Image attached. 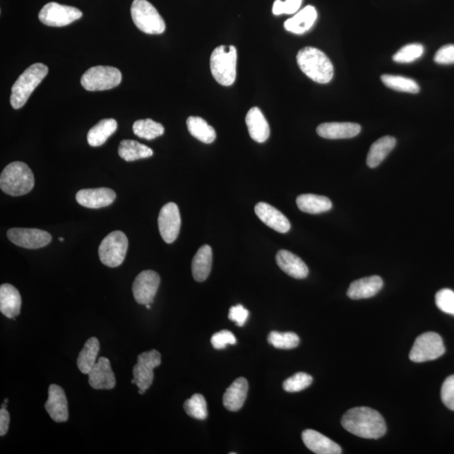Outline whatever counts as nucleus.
<instances>
[{
	"label": "nucleus",
	"mask_w": 454,
	"mask_h": 454,
	"mask_svg": "<svg viewBox=\"0 0 454 454\" xmlns=\"http://www.w3.org/2000/svg\"><path fill=\"white\" fill-rule=\"evenodd\" d=\"M59 241H64V238H63V237H60V238H59Z\"/></svg>",
	"instance_id": "8fccbe9b"
},
{
	"label": "nucleus",
	"mask_w": 454,
	"mask_h": 454,
	"mask_svg": "<svg viewBox=\"0 0 454 454\" xmlns=\"http://www.w3.org/2000/svg\"><path fill=\"white\" fill-rule=\"evenodd\" d=\"M161 362L160 352L155 350L145 352L138 355V364L133 368V376L140 395H143L145 390L153 385V369L158 367Z\"/></svg>",
	"instance_id": "9b49d317"
},
{
	"label": "nucleus",
	"mask_w": 454,
	"mask_h": 454,
	"mask_svg": "<svg viewBox=\"0 0 454 454\" xmlns=\"http://www.w3.org/2000/svg\"><path fill=\"white\" fill-rule=\"evenodd\" d=\"M100 351V342L96 337H91L85 342L83 350L79 352L77 365L83 374H89L96 364Z\"/></svg>",
	"instance_id": "2f4dec72"
},
{
	"label": "nucleus",
	"mask_w": 454,
	"mask_h": 454,
	"mask_svg": "<svg viewBox=\"0 0 454 454\" xmlns=\"http://www.w3.org/2000/svg\"><path fill=\"white\" fill-rule=\"evenodd\" d=\"M246 124L251 138L255 142L263 143L270 138V126L261 110L258 107L250 109L246 114Z\"/></svg>",
	"instance_id": "b1692460"
},
{
	"label": "nucleus",
	"mask_w": 454,
	"mask_h": 454,
	"mask_svg": "<svg viewBox=\"0 0 454 454\" xmlns=\"http://www.w3.org/2000/svg\"><path fill=\"white\" fill-rule=\"evenodd\" d=\"M47 73V66L43 64H35L25 69L12 87L11 107L16 109L23 107Z\"/></svg>",
	"instance_id": "20e7f679"
},
{
	"label": "nucleus",
	"mask_w": 454,
	"mask_h": 454,
	"mask_svg": "<svg viewBox=\"0 0 454 454\" xmlns=\"http://www.w3.org/2000/svg\"><path fill=\"white\" fill-rule=\"evenodd\" d=\"M434 61L438 64H454V45L449 44V45L443 46L436 52L434 56Z\"/></svg>",
	"instance_id": "c03bdc74"
},
{
	"label": "nucleus",
	"mask_w": 454,
	"mask_h": 454,
	"mask_svg": "<svg viewBox=\"0 0 454 454\" xmlns=\"http://www.w3.org/2000/svg\"><path fill=\"white\" fill-rule=\"evenodd\" d=\"M128 239L124 232L116 231L104 238L99 248V257L104 265L117 268L124 262Z\"/></svg>",
	"instance_id": "6e6552de"
},
{
	"label": "nucleus",
	"mask_w": 454,
	"mask_h": 454,
	"mask_svg": "<svg viewBox=\"0 0 454 454\" xmlns=\"http://www.w3.org/2000/svg\"><path fill=\"white\" fill-rule=\"evenodd\" d=\"M90 386L95 390H112L116 386V376L109 360L101 357L89 373Z\"/></svg>",
	"instance_id": "f3484780"
},
{
	"label": "nucleus",
	"mask_w": 454,
	"mask_h": 454,
	"mask_svg": "<svg viewBox=\"0 0 454 454\" xmlns=\"http://www.w3.org/2000/svg\"><path fill=\"white\" fill-rule=\"evenodd\" d=\"M396 140L393 136H383L376 141L369 149L367 157V165L371 169L378 167L394 149Z\"/></svg>",
	"instance_id": "c85d7f7f"
},
{
	"label": "nucleus",
	"mask_w": 454,
	"mask_h": 454,
	"mask_svg": "<svg viewBox=\"0 0 454 454\" xmlns=\"http://www.w3.org/2000/svg\"><path fill=\"white\" fill-rule=\"evenodd\" d=\"M445 352L440 335L430 332L420 335L414 342L409 358L414 363H424L440 358Z\"/></svg>",
	"instance_id": "1a4fd4ad"
},
{
	"label": "nucleus",
	"mask_w": 454,
	"mask_h": 454,
	"mask_svg": "<svg viewBox=\"0 0 454 454\" xmlns=\"http://www.w3.org/2000/svg\"><path fill=\"white\" fill-rule=\"evenodd\" d=\"M313 382V378L310 374L299 372L289 377L283 383V388L285 391L294 393L306 389Z\"/></svg>",
	"instance_id": "58836bf2"
},
{
	"label": "nucleus",
	"mask_w": 454,
	"mask_h": 454,
	"mask_svg": "<svg viewBox=\"0 0 454 454\" xmlns=\"http://www.w3.org/2000/svg\"><path fill=\"white\" fill-rule=\"evenodd\" d=\"M116 198V192L108 188L81 189L76 195L78 204L90 209L107 207L112 204Z\"/></svg>",
	"instance_id": "2eb2a0df"
},
{
	"label": "nucleus",
	"mask_w": 454,
	"mask_h": 454,
	"mask_svg": "<svg viewBox=\"0 0 454 454\" xmlns=\"http://www.w3.org/2000/svg\"><path fill=\"white\" fill-rule=\"evenodd\" d=\"M361 126L356 123L330 122L323 123L316 128L321 138L330 140L352 138L358 136Z\"/></svg>",
	"instance_id": "6ab92c4d"
},
{
	"label": "nucleus",
	"mask_w": 454,
	"mask_h": 454,
	"mask_svg": "<svg viewBox=\"0 0 454 454\" xmlns=\"http://www.w3.org/2000/svg\"><path fill=\"white\" fill-rule=\"evenodd\" d=\"M157 223L162 239L166 244H173L177 239L181 227L178 205L174 202H169L162 207L158 215Z\"/></svg>",
	"instance_id": "ddd939ff"
},
{
	"label": "nucleus",
	"mask_w": 454,
	"mask_h": 454,
	"mask_svg": "<svg viewBox=\"0 0 454 454\" xmlns=\"http://www.w3.org/2000/svg\"><path fill=\"white\" fill-rule=\"evenodd\" d=\"M297 61L299 68L311 80L323 85L332 80L333 65L323 52L315 47H306L299 51Z\"/></svg>",
	"instance_id": "f03ea898"
},
{
	"label": "nucleus",
	"mask_w": 454,
	"mask_h": 454,
	"mask_svg": "<svg viewBox=\"0 0 454 454\" xmlns=\"http://www.w3.org/2000/svg\"><path fill=\"white\" fill-rule=\"evenodd\" d=\"M21 297L18 289L10 284L0 287V311L7 318L14 319L21 311Z\"/></svg>",
	"instance_id": "393cba45"
},
{
	"label": "nucleus",
	"mask_w": 454,
	"mask_h": 454,
	"mask_svg": "<svg viewBox=\"0 0 454 454\" xmlns=\"http://www.w3.org/2000/svg\"><path fill=\"white\" fill-rule=\"evenodd\" d=\"M213 249L209 245H204L197 251L192 260V275L197 282H204L210 275L213 268Z\"/></svg>",
	"instance_id": "a878e982"
},
{
	"label": "nucleus",
	"mask_w": 454,
	"mask_h": 454,
	"mask_svg": "<svg viewBox=\"0 0 454 454\" xmlns=\"http://www.w3.org/2000/svg\"><path fill=\"white\" fill-rule=\"evenodd\" d=\"M2 407V408H6V407H7V403L4 402V403L2 405V407Z\"/></svg>",
	"instance_id": "09e8293b"
},
{
	"label": "nucleus",
	"mask_w": 454,
	"mask_h": 454,
	"mask_svg": "<svg viewBox=\"0 0 454 454\" xmlns=\"http://www.w3.org/2000/svg\"><path fill=\"white\" fill-rule=\"evenodd\" d=\"M35 178L28 165L14 162L7 165L0 176V188L11 196H21L32 191Z\"/></svg>",
	"instance_id": "7ed1b4c3"
},
{
	"label": "nucleus",
	"mask_w": 454,
	"mask_h": 454,
	"mask_svg": "<svg viewBox=\"0 0 454 454\" xmlns=\"http://www.w3.org/2000/svg\"><path fill=\"white\" fill-rule=\"evenodd\" d=\"M122 74L110 66H96L83 74L81 85L88 91H103L114 89L120 85Z\"/></svg>",
	"instance_id": "0eeeda50"
},
{
	"label": "nucleus",
	"mask_w": 454,
	"mask_h": 454,
	"mask_svg": "<svg viewBox=\"0 0 454 454\" xmlns=\"http://www.w3.org/2000/svg\"><path fill=\"white\" fill-rule=\"evenodd\" d=\"M268 342L277 350H293L299 345V337L294 333L271 332Z\"/></svg>",
	"instance_id": "e433bc0d"
},
{
	"label": "nucleus",
	"mask_w": 454,
	"mask_h": 454,
	"mask_svg": "<svg viewBox=\"0 0 454 454\" xmlns=\"http://www.w3.org/2000/svg\"><path fill=\"white\" fill-rule=\"evenodd\" d=\"M7 236L13 244L28 249L44 248L52 241L50 233L34 228H11Z\"/></svg>",
	"instance_id": "4468645a"
},
{
	"label": "nucleus",
	"mask_w": 454,
	"mask_h": 454,
	"mask_svg": "<svg viewBox=\"0 0 454 454\" xmlns=\"http://www.w3.org/2000/svg\"><path fill=\"white\" fill-rule=\"evenodd\" d=\"M298 208L308 214L327 213L333 208V203L328 197L306 193L297 197Z\"/></svg>",
	"instance_id": "cd10ccee"
},
{
	"label": "nucleus",
	"mask_w": 454,
	"mask_h": 454,
	"mask_svg": "<svg viewBox=\"0 0 454 454\" xmlns=\"http://www.w3.org/2000/svg\"><path fill=\"white\" fill-rule=\"evenodd\" d=\"M11 417L6 408H2L0 411V436H3L8 433L10 426Z\"/></svg>",
	"instance_id": "49530a36"
},
{
	"label": "nucleus",
	"mask_w": 454,
	"mask_h": 454,
	"mask_svg": "<svg viewBox=\"0 0 454 454\" xmlns=\"http://www.w3.org/2000/svg\"><path fill=\"white\" fill-rule=\"evenodd\" d=\"M383 286V282L380 276L366 277L352 282L347 294L352 299L371 298L380 292Z\"/></svg>",
	"instance_id": "4be33fe9"
},
{
	"label": "nucleus",
	"mask_w": 454,
	"mask_h": 454,
	"mask_svg": "<svg viewBox=\"0 0 454 454\" xmlns=\"http://www.w3.org/2000/svg\"><path fill=\"white\" fill-rule=\"evenodd\" d=\"M254 210L258 217L273 230L280 233H286L290 230L289 220L275 207L265 202H260L256 205Z\"/></svg>",
	"instance_id": "a211bd4d"
},
{
	"label": "nucleus",
	"mask_w": 454,
	"mask_h": 454,
	"mask_svg": "<svg viewBox=\"0 0 454 454\" xmlns=\"http://www.w3.org/2000/svg\"><path fill=\"white\" fill-rule=\"evenodd\" d=\"M276 263L281 270L294 279H305L309 273V270L303 260L287 250H280L277 252Z\"/></svg>",
	"instance_id": "412c9836"
},
{
	"label": "nucleus",
	"mask_w": 454,
	"mask_h": 454,
	"mask_svg": "<svg viewBox=\"0 0 454 454\" xmlns=\"http://www.w3.org/2000/svg\"><path fill=\"white\" fill-rule=\"evenodd\" d=\"M381 80L386 86L396 91L410 92V94H417L420 91V87L412 78L385 74L382 75Z\"/></svg>",
	"instance_id": "f704fd0d"
},
{
	"label": "nucleus",
	"mask_w": 454,
	"mask_h": 454,
	"mask_svg": "<svg viewBox=\"0 0 454 454\" xmlns=\"http://www.w3.org/2000/svg\"><path fill=\"white\" fill-rule=\"evenodd\" d=\"M8 400L7 398H6V399H4V402L8 403Z\"/></svg>",
	"instance_id": "3c124183"
},
{
	"label": "nucleus",
	"mask_w": 454,
	"mask_h": 454,
	"mask_svg": "<svg viewBox=\"0 0 454 454\" xmlns=\"http://www.w3.org/2000/svg\"><path fill=\"white\" fill-rule=\"evenodd\" d=\"M436 305L446 314L454 316V291L443 289L436 294Z\"/></svg>",
	"instance_id": "ea45409f"
},
{
	"label": "nucleus",
	"mask_w": 454,
	"mask_h": 454,
	"mask_svg": "<svg viewBox=\"0 0 454 454\" xmlns=\"http://www.w3.org/2000/svg\"><path fill=\"white\" fill-rule=\"evenodd\" d=\"M237 338L234 334L228 330H222L220 332L215 333L211 337V345L215 350H220L226 348L228 345H235Z\"/></svg>",
	"instance_id": "79ce46f5"
},
{
	"label": "nucleus",
	"mask_w": 454,
	"mask_h": 454,
	"mask_svg": "<svg viewBox=\"0 0 454 454\" xmlns=\"http://www.w3.org/2000/svg\"><path fill=\"white\" fill-rule=\"evenodd\" d=\"M441 398L449 410L454 411V376L448 377L443 382Z\"/></svg>",
	"instance_id": "37998d69"
},
{
	"label": "nucleus",
	"mask_w": 454,
	"mask_h": 454,
	"mask_svg": "<svg viewBox=\"0 0 454 454\" xmlns=\"http://www.w3.org/2000/svg\"><path fill=\"white\" fill-rule=\"evenodd\" d=\"M119 155L126 162L143 160L153 155V151L148 145L133 140L121 141L118 149Z\"/></svg>",
	"instance_id": "7c9ffc66"
},
{
	"label": "nucleus",
	"mask_w": 454,
	"mask_h": 454,
	"mask_svg": "<svg viewBox=\"0 0 454 454\" xmlns=\"http://www.w3.org/2000/svg\"><path fill=\"white\" fill-rule=\"evenodd\" d=\"M302 0H275L273 3V13L275 16H280L283 14L292 15L299 11L301 8Z\"/></svg>",
	"instance_id": "a19ab883"
},
{
	"label": "nucleus",
	"mask_w": 454,
	"mask_h": 454,
	"mask_svg": "<svg viewBox=\"0 0 454 454\" xmlns=\"http://www.w3.org/2000/svg\"><path fill=\"white\" fill-rule=\"evenodd\" d=\"M145 307H147V309H151V304H148V305H145Z\"/></svg>",
	"instance_id": "de8ad7c7"
},
{
	"label": "nucleus",
	"mask_w": 454,
	"mask_h": 454,
	"mask_svg": "<svg viewBox=\"0 0 454 454\" xmlns=\"http://www.w3.org/2000/svg\"><path fill=\"white\" fill-rule=\"evenodd\" d=\"M317 18L315 7L308 6L298 12L292 18L285 22V28L288 32L297 35L304 34L314 25Z\"/></svg>",
	"instance_id": "bb28decb"
},
{
	"label": "nucleus",
	"mask_w": 454,
	"mask_h": 454,
	"mask_svg": "<svg viewBox=\"0 0 454 454\" xmlns=\"http://www.w3.org/2000/svg\"><path fill=\"white\" fill-rule=\"evenodd\" d=\"M423 54L424 47L421 44H409L396 52L393 60L398 64H411L420 59Z\"/></svg>",
	"instance_id": "4c0bfd02"
},
{
	"label": "nucleus",
	"mask_w": 454,
	"mask_h": 454,
	"mask_svg": "<svg viewBox=\"0 0 454 454\" xmlns=\"http://www.w3.org/2000/svg\"><path fill=\"white\" fill-rule=\"evenodd\" d=\"M83 13L78 8L61 6L56 2H50L44 6L39 13V20L42 24L54 28H63L81 18Z\"/></svg>",
	"instance_id": "9d476101"
},
{
	"label": "nucleus",
	"mask_w": 454,
	"mask_h": 454,
	"mask_svg": "<svg viewBox=\"0 0 454 454\" xmlns=\"http://www.w3.org/2000/svg\"><path fill=\"white\" fill-rule=\"evenodd\" d=\"M302 440L306 448L316 454H340L339 445L318 431L307 429L302 433Z\"/></svg>",
	"instance_id": "aec40b11"
},
{
	"label": "nucleus",
	"mask_w": 454,
	"mask_h": 454,
	"mask_svg": "<svg viewBox=\"0 0 454 454\" xmlns=\"http://www.w3.org/2000/svg\"><path fill=\"white\" fill-rule=\"evenodd\" d=\"M134 134L138 138L145 140H153L165 134V127L160 123L145 119V120L136 121L133 126Z\"/></svg>",
	"instance_id": "72a5a7b5"
},
{
	"label": "nucleus",
	"mask_w": 454,
	"mask_h": 454,
	"mask_svg": "<svg viewBox=\"0 0 454 454\" xmlns=\"http://www.w3.org/2000/svg\"><path fill=\"white\" fill-rule=\"evenodd\" d=\"M249 311L241 305L231 307L228 318L236 323L237 327H244L248 320Z\"/></svg>",
	"instance_id": "a18cd8bd"
},
{
	"label": "nucleus",
	"mask_w": 454,
	"mask_h": 454,
	"mask_svg": "<svg viewBox=\"0 0 454 454\" xmlns=\"http://www.w3.org/2000/svg\"><path fill=\"white\" fill-rule=\"evenodd\" d=\"M342 425L350 434L367 439H378L386 434L385 419L376 410L356 407L347 411Z\"/></svg>",
	"instance_id": "f257e3e1"
},
{
	"label": "nucleus",
	"mask_w": 454,
	"mask_h": 454,
	"mask_svg": "<svg viewBox=\"0 0 454 454\" xmlns=\"http://www.w3.org/2000/svg\"><path fill=\"white\" fill-rule=\"evenodd\" d=\"M131 14L136 28L149 35H160L165 32L166 24L156 8L148 0H134Z\"/></svg>",
	"instance_id": "423d86ee"
},
{
	"label": "nucleus",
	"mask_w": 454,
	"mask_h": 454,
	"mask_svg": "<svg viewBox=\"0 0 454 454\" xmlns=\"http://www.w3.org/2000/svg\"><path fill=\"white\" fill-rule=\"evenodd\" d=\"M187 127L189 133L203 143H213L217 138V133H215L214 128L208 125V123L201 117H189Z\"/></svg>",
	"instance_id": "473e14b6"
},
{
	"label": "nucleus",
	"mask_w": 454,
	"mask_h": 454,
	"mask_svg": "<svg viewBox=\"0 0 454 454\" xmlns=\"http://www.w3.org/2000/svg\"><path fill=\"white\" fill-rule=\"evenodd\" d=\"M160 285V276L153 270H145L136 276L132 292L139 305L152 304Z\"/></svg>",
	"instance_id": "f8f14e48"
},
{
	"label": "nucleus",
	"mask_w": 454,
	"mask_h": 454,
	"mask_svg": "<svg viewBox=\"0 0 454 454\" xmlns=\"http://www.w3.org/2000/svg\"><path fill=\"white\" fill-rule=\"evenodd\" d=\"M249 392V382L244 377L237 378L223 395L225 408L237 412L244 407Z\"/></svg>",
	"instance_id": "5701e85b"
},
{
	"label": "nucleus",
	"mask_w": 454,
	"mask_h": 454,
	"mask_svg": "<svg viewBox=\"0 0 454 454\" xmlns=\"http://www.w3.org/2000/svg\"><path fill=\"white\" fill-rule=\"evenodd\" d=\"M184 408L187 415L197 420H205L208 417L206 400L201 394H196L185 401Z\"/></svg>",
	"instance_id": "c9c22d12"
},
{
	"label": "nucleus",
	"mask_w": 454,
	"mask_h": 454,
	"mask_svg": "<svg viewBox=\"0 0 454 454\" xmlns=\"http://www.w3.org/2000/svg\"><path fill=\"white\" fill-rule=\"evenodd\" d=\"M45 408L54 422L59 423L68 421L69 417L68 403L63 388L56 385L49 386Z\"/></svg>",
	"instance_id": "dca6fc26"
},
{
	"label": "nucleus",
	"mask_w": 454,
	"mask_h": 454,
	"mask_svg": "<svg viewBox=\"0 0 454 454\" xmlns=\"http://www.w3.org/2000/svg\"><path fill=\"white\" fill-rule=\"evenodd\" d=\"M237 52L234 46H220L210 56V71L220 85L231 86L237 77Z\"/></svg>",
	"instance_id": "39448f33"
},
{
	"label": "nucleus",
	"mask_w": 454,
	"mask_h": 454,
	"mask_svg": "<svg viewBox=\"0 0 454 454\" xmlns=\"http://www.w3.org/2000/svg\"><path fill=\"white\" fill-rule=\"evenodd\" d=\"M117 126V121L114 119H104L90 130L87 136L88 143L91 147H100L116 132Z\"/></svg>",
	"instance_id": "c756f323"
}]
</instances>
